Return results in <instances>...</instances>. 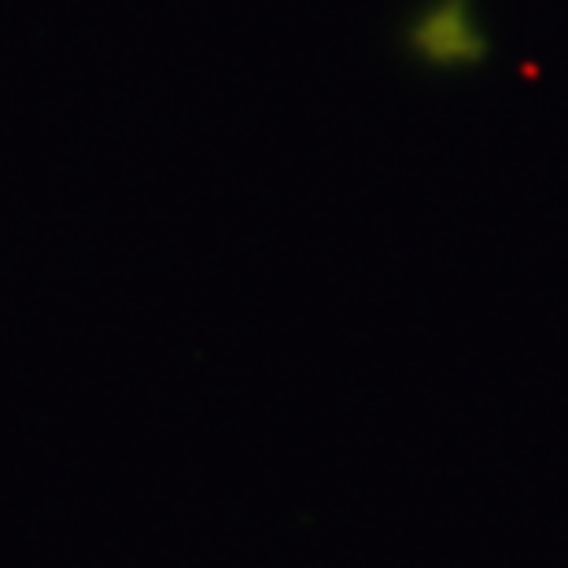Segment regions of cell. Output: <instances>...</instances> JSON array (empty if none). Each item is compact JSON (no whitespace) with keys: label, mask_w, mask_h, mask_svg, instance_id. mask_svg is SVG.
<instances>
[{"label":"cell","mask_w":568,"mask_h":568,"mask_svg":"<svg viewBox=\"0 0 568 568\" xmlns=\"http://www.w3.org/2000/svg\"><path fill=\"white\" fill-rule=\"evenodd\" d=\"M406 52L428 71H476L491 55V33L476 0H425L403 30Z\"/></svg>","instance_id":"obj_1"}]
</instances>
